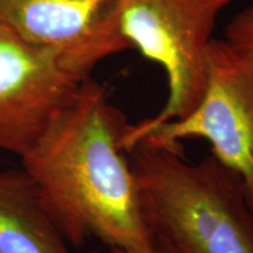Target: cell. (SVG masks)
Instances as JSON below:
<instances>
[{"mask_svg":"<svg viewBox=\"0 0 253 253\" xmlns=\"http://www.w3.org/2000/svg\"><path fill=\"white\" fill-rule=\"evenodd\" d=\"M126 125L106 87L88 78L21 157L47 211L73 248L95 238L112 251L157 250L121 144Z\"/></svg>","mask_w":253,"mask_h":253,"instance_id":"cell-1","label":"cell"},{"mask_svg":"<svg viewBox=\"0 0 253 253\" xmlns=\"http://www.w3.org/2000/svg\"><path fill=\"white\" fill-rule=\"evenodd\" d=\"M145 219L164 253H253V210L239 177L212 155L147 140L128 151Z\"/></svg>","mask_w":253,"mask_h":253,"instance_id":"cell-2","label":"cell"},{"mask_svg":"<svg viewBox=\"0 0 253 253\" xmlns=\"http://www.w3.org/2000/svg\"><path fill=\"white\" fill-rule=\"evenodd\" d=\"M121 32L145 59L164 69L168 99L161 112L126 125V153L145 132L196 108L208 79L209 52L219 14L238 0H115Z\"/></svg>","mask_w":253,"mask_h":253,"instance_id":"cell-3","label":"cell"},{"mask_svg":"<svg viewBox=\"0 0 253 253\" xmlns=\"http://www.w3.org/2000/svg\"><path fill=\"white\" fill-rule=\"evenodd\" d=\"M189 138L209 142L211 155L239 177L253 210V63L225 40L211 43L207 87L196 108L138 141L176 145Z\"/></svg>","mask_w":253,"mask_h":253,"instance_id":"cell-4","label":"cell"},{"mask_svg":"<svg viewBox=\"0 0 253 253\" xmlns=\"http://www.w3.org/2000/svg\"><path fill=\"white\" fill-rule=\"evenodd\" d=\"M84 80L0 24V150L28 153Z\"/></svg>","mask_w":253,"mask_h":253,"instance_id":"cell-5","label":"cell"},{"mask_svg":"<svg viewBox=\"0 0 253 253\" xmlns=\"http://www.w3.org/2000/svg\"><path fill=\"white\" fill-rule=\"evenodd\" d=\"M0 24L31 45L55 53L81 79L131 48L115 0H0Z\"/></svg>","mask_w":253,"mask_h":253,"instance_id":"cell-6","label":"cell"},{"mask_svg":"<svg viewBox=\"0 0 253 253\" xmlns=\"http://www.w3.org/2000/svg\"><path fill=\"white\" fill-rule=\"evenodd\" d=\"M0 253H72L24 168L0 170Z\"/></svg>","mask_w":253,"mask_h":253,"instance_id":"cell-7","label":"cell"},{"mask_svg":"<svg viewBox=\"0 0 253 253\" xmlns=\"http://www.w3.org/2000/svg\"><path fill=\"white\" fill-rule=\"evenodd\" d=\"M225 41L253 63V5L243 9L226 28Z\"/></svg>","mask_w":253,"mask_h":253,"instance_id":"cell-8","label":"cell"},{"mask_svg":"<svg viewBox=\"0 0 253 253\" xmlns=\"http://www.w3.org/2000/svg\"><path fill=\"white\" fill-rule=\"evenodd\" d=\"M91 253H102V252H91ZM110 253H123V252H118V251H112ZM151 253H164L162 250H161L160 248H158L157 246V250L156 251H154V252H151Z\"/></svg>","mask_w":253,"mask_h":253,"instance_id":"cell-9","label":"cell"}]
</instances>
